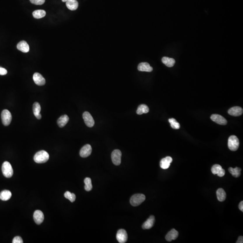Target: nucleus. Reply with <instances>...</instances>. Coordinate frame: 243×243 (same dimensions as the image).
I'll return each instance as SVG.
<instances>
[{
    "instance_id": "2eb2a0df",
    "label": "nucleus",
    "mask_w": 243,
    "mask_h": 243,
    "mask_svg": "<svg viewBox=\"0 0 243 243\" xmlns=\"http://www.w3.org/2000/svg\"><path fill=\"white\" fill-rule=\"evenodd\" d=\"M172 158L171 157L167 156L162 158L160 162V166L163 169H166L169 168L170 163L172 162Z\"/></svg>"
},
{
    "instance_id": "c85d7f7f",
    "label": "nucleus",
    "mask_w": 243,
    "mask_h": 243,
    "mask_svg": "<svg viewBox=\"0 0 243 243\" xmlns=\"http://www.w3.org/2000/svg\"><path fill=\"white\" fill-rule=\"evenodd\" d=\"M84 183H85V189L86 191H91L92 189V180L91 178L89 177H87L84 179Z\"/></svg>"
},
{
    "instance_id": "412c9836",
    "label": "nucleus",
    "mask_w": 243,
    "mask_h": 243,
    "mask_svg": "<svg viewBox=\"0 0 243 243\" xmlns=\"http://www.w3.org/2000/svg\"><path fill=\"white\" fill-rule=\"evenodd\" d=\"M33 112L36 118L38 119H40L41 118V115L40 113L41 108L40 105L38 102H35L33 105Z\"/></svg>"
},
{
    "instance_id": "6e6552de",
    "label": "nucleus",
    "mask_w": 243,
    "mask_h": 243,
    "mask_svg": "<svg viewBox=\"0 0 243 243\" xmlns=\"http://www.w3.org/2000/svg\"><path fill=\"white\" fill-rule=\"evenodd\" d=\"M83 118L85 124L88 127H92L95 124V121L92 115L88 112H85L83 113Z\"/></svg>"
},
{
    "instance_id": "393cba45",
    "label": "nucleus",
    "mask_w": 243,
    "mask_h": 243,
    "mask_svg": "<svg viewBox=\"0 0 243 243\" xmlns=\"http://www.w3.org/2000/svg\"><path fill=\"white\" fill-rule=\"evenodd\" d=\"M12 196L11 192L8 190H4L0 193V199L2 201H7Z\"/></svg>"
},
{
    "instance_id": "f8f14e48",
    "label": "nucleus",
    "mask_w": 243,
    "mask_h": 243,
    "mask_svg": "<svg viewBox=\"0 0 243 243\" xmlns=\"http://www.w3.org/2000/svg\"><path fill=\"white\" fill-rule=\"evenodd\" d=\"M34 82L39 86H43L46 83L45 79L39 73H35L33 76Z\"/></svg>"
},
{
    "instance_id": "cd10ccee",
    "label": "nucleus",
    "mask_w": 243,
    "mask_h": 243,
    "mask_svg": "<svg viewBox=\"0 0 243 243\" xmlns=\"http://www.w3.org/2000/svg\"><path fill=\"white\" fill-rule=\"evenodd\" d=\"M33 15L34 18L35 19H41L45 16L46 12L43 10H36L33 12Z\"/></svg>"
},
{
    "instance_id": "c9c22d12",
    "label": "nucleus",
    "mask_w": 243,
    "mask_h": 243,
    "mask_svg": "<svg viewBox=\"0 0 243 243\" xmlns=\"http://www.w3.org/2000/svg\"><path fill=\"white\" fill-rule=\"evenodd\" d=\"M239 209L242 211V212H243V201H242L241 202H240V203L239 204Z\"/></svg>"
},
{
    "instance_id": "4be33fe9",
    "label": "nucleus",
    "mask_w": 243,
    "mask_h": 243,
    "mask_svg": "<svg viewBox=\"0 0 243 243\" xmlns=\"http://www.w3.org/2000/svg\"><path fill=\"white\" fill-rule=\"evenodd\" d=\"M69 121V118L68 115H62L57 120V124L59 127H63L66 125Z\"/></svg>"
},
{
    "instance_id": "0eeeda50",
    "label": "nucleus",
    "mask_w": 243,
    "mask_h": 243,
    "mask_svg": "<svg viewBox=\"0 0 243 243\" xmlns=\"http://www.w3.org/2000/svg\"><path fill=\"white\" fill-rule=\"evenodd\" d=\"M116 238L119 243H126L128 238L127 233L126 230L123 229L119 230L116 235Z\"/></svg>"
},
{
    "instance_id": "aec40b11",
    "label": "nucleus",
    "mask_w": 243,
    "mask_h": 243,
    "mask_svg": "<svg viewBox=\"0 0 243 243\" xmlns=\"http://www.w3.org/2000/svg\"><path fill=\"white\" fill-rule=\"evenodd\" d=\"M66 5L67 8L71 11H75L78 7V3L77 0H67Z\"/></svg>"
},
{
    "instance_id": "f03ea898",
    "label": "nucleus",
    "mask_w": 243,
    "mask_h": 243,
    "mask_svg": "<svg viewBox=\"0 0 243 243\" xmlns=\"http://www.w3.org/2000/svg\"><path fill=\"white\" fill-rule=\"evenodd\" d=\"M146 200L145 195L141 194H135L132 196L130 199V203L131 205L136 207L140 205Z\"/></svg>"
},
{
    "instance_id": "5701e85b",
    "label": "nucleus",
    "mask_w": 243,
    "mask_h": 243,
    "mask_svg": "<svg viewBox=\"0 0 243 243\" xmlns=\"http://www.w3.org/2000/svg\"><path fill=\"white\" fill-rule=\"evenodd\" d=\"M162 63L168 67H172L175 64V60L173 58L167 57H163L162 59Z\"/></svg>"
},
{
    "instance_id": "6ab92c4d",
    "label": "nucleus",
    "mask_w": 243,
    "mask_h": 243,
    "mask_svg": "<svg viewBox=\"0 0 243 243\" xmlns=\"http://www.w3.org/2000/svg\"><path fill=\"white\" fill-rule=\"evenodd\" d=\"M138 70L141 72H151L153 71V68L150 66L149 63L143 62L138 65Z\"/></svg>"
},
{
    "instance_id": "72a5a7b5",
    "label": "nucleus",
    "mask_w": 243,
    "mask_h": 243,
    "mask_svg": "<svg viewBox=\"0 0 243 243\" xmlns=\"http://www.w3.org/2000/svg\"><path fill=\"white\" fill-rule=\"evenodd\" d=\"M7 73V71L6 69L4 68L0 67V75H6Z\"/></svg>"
},
{
    "instance_id": "2f4dec72",
    "label": "nucleus",
    "mask_w": 243,
    "mask_h": 243,
    "mask_svg": "<svg viewBox=\"0 0 243 243\" xmlns=\"http://www.w3.org/2000/svg\"><path fill=\"white\" fill-rule=\"evenodd\" d=\"M32 3L36 5H41L45 2V0H30Z\"/></svg>"
},
{
    "instance_id": "bb28decb",
    "label": "nucleus",
    "mask_w": 243,
    "mask_h": 243,
    "mask_svg": "<svg viewBox=\"0 0 243 243\" xmlns=\"http://www.w3.org/2000/svg\"><path fill=\"white\" fill-rule=\"evenodd\" d=\"M149 112V109L146 104H142L139 105L137 109V113L139 115H141L143 113H146Z\"/></svg>"
},
{
    "instance_id": "e433bc0d",
    "label": "nucleus",
    "mask_w": 243,
    "mask_h": 243,
    "mask_svg": "<svg viewBox=\"0 0 243 243\" xmlns=\"http://www.w3.org/2000/svg\"><path fill=\"white\" fill-rule=\"evenodd\" d=\"M67 1V0H62V1H63V2H66V1Z\"/></svg>"
},
{
    "instance_id": "dca6fc26",
    "label": "nucleus",
    "mask_w": 243,
    "mask_h": 243,
    "mask_svg": "<svg viewBox=\"0 0 243 243\" xmlns=\"http://www.w3.org/2000/svg\"><path fill=\"white\" fill-rule=\"evenodd\" d=\"M179 235V233L177 230H176L175 229H172V230L169 231L168 233L165 236V239L167 241L170 242L173 240L176 239Z\"/></svg>"
},
{
    "instance_id": "4468645a",
    "label": "nucleus",
    "mask_w": 243,
    "mask_h": 243,
    "mask_svg": "<svg viewBox=\"0 0 243 243\" xmlns=\"http://www.w3.org/2000/svg\"><path fill=\"white\" fill-rule=\"evenodd\" d=\"M243 113V109L239 106L233 107L229 109L228 113L231 116H239L242 115Z\"/></svg>"
},
{
    "instance_id": "a211bd4d",
    "label": "nucleus",
    "mask_w": 243,
    "mask_h": 243,
    "mask_svg": "<svg viewBox=\"0 0 243 243\" xmlns=\"http://www.w3.org/2000/svg\"><path fill=\"white\" fill-rule=\"evenodd\" d=\"M17 48L20 51L24 53H27L29 51V46L26 41H22L17 44Z\"/></svg>"
},
{
    "instance_id": "423d86ee",
    "label": "nucleus",
    "mask_w": 243,
    "mask_h": 243,
    "mask_svg": "<svg viewBox=\"0 0 243 243\" xmlns=\"http://www.w3.org/2000/svg\"><path fill=\"white\" fill-rule=\"evenodd\" d=\"M122 153L118 150H115L113 151L111 154V158L113 162L115 165L118 166L121 162Z\"/></svg>"
},
{
    "instance_id": "9d476101",
    "label": "nucleus",
    "mask_w": 243,
    "mask_h": 243,
    "mask_svg": "<svg viewBox=\"0 0 243 243\" xmlns=\"http://www.w3.org/2000/svg\"><path fill=\"white\" fill-rule=\"evenodd\" d=\"M211 171L214 174H217L218 176L223 177L225 174V171L221 166L219 165H215L212 167Z\"/></svg>"
},
{
    "instance_id": "ddd939ff",
    "label": "nucleus",
    "mask_w": 243,
    "mask_h": 243,
    "mask_svg": "<svg viewBox=\"0 0 243 243\" xmlns=\"http://www.w3.org/2000/svg\"><path fill=\"white\" fill-rule=\"evenodd\" d=\"M34 218L35 222L37 224H41L43 223L44 219V216L43 212L40 210H36L34 214Z\"/></svg>"
},
{
    "instance_id": "7ed1b4c3",
    "label": "nucleus",
    "mask_w": 243,
    "mask_h": 243,
    "mask_svg": "<svg viewBox=\"0 0 243 243\" xmlns=\"http://www.w3.org/2000/svg\"><path fill=\"white\" fill-rule=\"evenodd\" d=\"M239 140L236 136L232 135L229 137L228 141V146L230 151H237L239 148Z\"/></svg>"
},
{
    "instance_id": "9b49d317",
    "label": "nucleus",
    "mask_w": 243,
    "mask_h": 243,
    "mask_svg": "<svg viewBox=\"0 0 243 243\" xmlns=\"http://www.w3.org/2000/svg\"><path fill=\"white\" fill-rule=\"evenodd\" d=\"M92 148L91 145L87 144L82 147L80 151V155L82 158H87L91 155Z\"/></svg>"
},
{
    "instance_id": "473e14b6",
    "label": "nucleus",
    "mask_w": 243,
    "mask_h": 243,
    "mask_svg": "<svg viewBox=\"0 0 243 243\" xmlns=\"http://www.w3.org/2000/svg\"><path fill=\"white\" fill-rule=\"evenodd\" d=\"M13 243H23V240L20 236H16L14 238L12 241Z\"/></svg>"
},
{
    "instance_id": "f3484780",
    "label": "nucleus",
    "mask_w": 243,
    "mask_h": 243,
    "mask_svg": "<svg viewBox=\"0 0 243 243\" xmlns=\"http://www.w3.org/2000/svg\"><path fill=\"white\" fill-rule=\"evenodd\" d=\"M155 222V218L154 216H151L145 223H143L142 228L143 229H150L152 228Z\"/></svg>"
},
{
    "instance_id": "39448f33",
    "label": "nucleus",
    "mask_w": 243,
    "mask_h": 243,
    "mask_svg": "<svg viewBox=\"0 0 243 243\" xmlns=\"http://www.w3.org/2000/svg\"><path fill=\"white\" fill-rule=\"evenodd\" d=\"M2 123L5 126L10 125L12 120V115L11 113L7 109H4L2 111L1 114Z\"/></svg>"
},
{
    "instance_id": "f704fd0d",
    "label": "nucleus",
    "mask_w": 243,
    "mask_h": 243,
    "mask_svg": "<svg viewBox=\"0 0 243 243\" xmlns=\"http://www.w3.org/2000/svg\"><path fill=\"white\" fill-rule=\"evenodd\" d=\"M236 243H243V237L242 236H239L238 238V239L236 242Z\"/></svg>"
},
{
    "instance_id": "1a4fd4ad",
    "label": "nucleus",
    "mask_w": 243,
    "mask_h": 243,
    "mask_svg": "<svg viewBox=\"0 0 243 243\" xmlns=\"http://www.w3.org/2000/svg\"><path fill=\"white\" fill-rule=\"evenodd\" d=\"M211 119L216 123L221 125H225L228 123V121L225 118L219 114H212Z\"/></svg>"
},
{
    "instance_id": "20e7f679",
    "label": "nucleus",
    "mask_w": 243,
    "mask_h": 243,
    "mask_svg": "<svg viewBox=\"0 0 243 243\" xmlns=\"http://www.w3.org/2000/svg\"><path fill=\"white\" fill-rule=\"evenodd\" d=\"M2 172L3 175L7 178H10L13 176V169L10 162L5 161L2 166Z\"/></svg>"
},
{
    "instance_id": "c756f323",
    "label": "nucleus",
    "mask_w": 243,
    "mask_h": 243,
    "mask_svg": "<svg viewBox=\"0 0 243 243\" xmlns=\"http://www.w3.org/2000/svg\"><path fill=\"white\" fill-rule=\"evenodd\" d=\"M168 121L170 123L171 127L173 129H178L180 128V125L175 119L173 118H170L168 119Z\"/></svg>"
},
{
    "instance_id": "a878e982",
    "label": "nucleus",
    "mask_w": 243,
    "mask_h": 243,
    "mask_svg": "<svg viewBox=\"0 0 243 243\" xmlns=\"http://www.w3.org/2000/svg\"><path fill=\"white\" fill-rule=\"evenodd\" d=\"M230 173L234 177H239L241 175V169L239 167H235L233 168L232 167H229L228 169Z\"/></svg>"
},
{
    "instance_id": "b1692460",
    "label": "nucleus",
    "mask_w": 243,
    "mask_h": 243,
    "mask_svg": "<svg viewBox=\"0 0 243 243\" xmlns=\"http://www.w3.org/2000/svg\"><path fill=\"white\" fill-rule=\"evenodd\" d=\"M216 196L220 202H223L226 199V193L222 188H219L216 191Z\"/></svg>"
},
{
    "instance_id": "7c9ffc66",
    "label": "nucleus",
    "mask_w": 243,
    "mask_h": 243,
    "mask_svg": "<svg viewBox=\"0 0 243 243\" xmlns=\"http://www.w3.org/2000/svg\"><path fill=\"white\" fill-rule=\"evenodd\" d=\"M64 196L66 199L69 200L71 202H74L76 200V195L75 194L70 193L69 191H66L64 193Z\"/></svg>"
},
{
    "instance_id": "f257e3e1",
    "label": "nucleus",
    "mask_w": 243,
    "mask_h": 243,
    "mask_svg": "<svg viewBox=\"0 0 243 243\" xmlns=\"http://www.w3.org/2000/svg\"><path fill=\"white\" fill-rule=\"evenodd\" d=\"M49 158V155L45 151H41L36 153L34 156V160L36 163H43L46 162Z\"/></svg>"
}]
</instances>
